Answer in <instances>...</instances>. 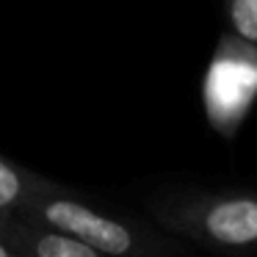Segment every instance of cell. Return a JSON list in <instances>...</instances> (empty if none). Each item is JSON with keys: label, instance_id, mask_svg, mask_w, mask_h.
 Here are the masks:
<instances>
[{"label": "cell", "instance_id": "5b68a950", "mask_svg": "<svg viewBox=\"0 0 257 257\" xmlns=\"http://www.w3.org/2000/svg\"><path fill=\"white\" fill-rule=\"evenodd\" d=\"M39 174L25 172V169L14 166L12 161L0 158V216L17 218V213L31 199V194L39 188Z\"/></svg>", "mask_w": 257, "mask_h": 257}, {"label": "cell", "instance_id": "ba28073f", "mask_svg": "<svg viewBox=\"0 0 257 257\" xmlns=\"http://www.w3.org/2000/svg\"><path fill=\"white\" fill-rule=\"evenodd\" d=\"M0 257H25V254H23V251H17V249H14V246L9 243V240H3V238H0Z\"/></svg>", "mask_w": 257, "mask_h": 257}, {"label": "cell", "instance_id": "8992f818", "mask_svg": "<svg viewBox=\"0 0 257 257\" xmlns=\"http://www.w3.org/2000/svg\"><path fill=\"white\" fill-rule=\"evenodd\" d=\"M232 25L243 39L257 42V0H232Z\"/></svg>", "mask_w": 257, "mask_h": 257}, {"label": "cell", "instance_id": "52a82bcc", "mask_svg": "<svg viewBox=\"0 0 257 257\" xmlns=\"http://www.w3.org/2000/svg\"><path fill=\"white\" fill-rule=\"evenodd\" d=\"M14 227H17V218H6V216H0V238H3V240H12Z\"/></svg>", "mask_w": 257, "mask_h": 257}, {"label": "cell", "instance_id": "3957f363", "mask_svg": "<svg viewBox=\"0 0 257 257\" xmlns=\"http://www.w3.org/2000/svg\"><path fill=\"white\" fill-rule=\"evenodd\" d=\"M205 229L218 243H251L257 240V202L235 199L210 207L205 216Z\"/></svg>", "mask_w": 257, "mask_h": 257}, {"label": "cell", "instance_id": "7a4b0ae2", "mask_svg": "<svg viewBox=\"0 0 257 257\" xmlns=\"http://www.w3.org/2000/svg\"><path fill=\"white\" fill-rule=\"evenodd\" d=\"M257 91V67L235 58H216L207 80V102H210L213 116L232 119Z\"/></svg>", "mask_w": 257, "mask_h": 257}, {"label": "cell", "instance_id": "277c9868", "mask_svg": "<svg viewBox=\"0 0 257 257\" xmlns=\"http://www.w3.org/2000/svg\"><path fill=\"white\" fill-rule=\"evenodd\" d=\"M9 243L17 251H23L25 257H102L94 249L83 246L80 240L50 232V229L28 227V224H20V221L14 227V235Z\"/></svg>", "mask_w": 257, "mask_h": 257}, {"label": "cell", "instance_id": "6da1fadb", "mask_svg": "<svg viewBox=\"0 0 257 257\" xmlns=\"http://www.w3.org/2000/svg\"><path fill=\"white\" fill-rule=\"evenodd\" d=\"M20 224L50 232L67 235L80 240L83 246L94 249L102 257H139V235L130 224L116 221L105 213L94 210L91 205L80 202L78 196H69L58 185L42 180L39 188L31 194V199L17 213Z\"/></svg>", "mask_w": 257, "mask_h": 257}]
</instances>
